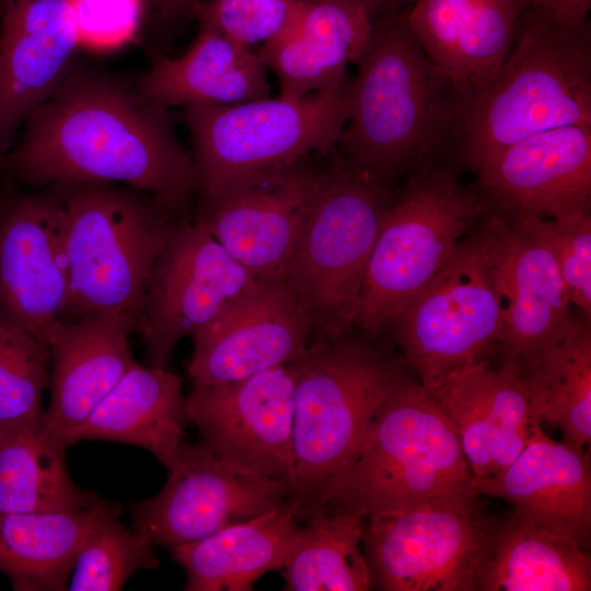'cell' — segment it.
I'll list each match as a JSON object with an SVG mask.
<instances>
[{
	"mask_svg": "<svg viewBox=\"0 0 591 591\" xmlns=\"http://www.w3.org/2000/svg\"><path fill=\"white\" fill-rule=\"evenodd\" d=\"M23 125L0 160L13 181L35 189L121 184L150 194L175 217H189L197 194L193 155L167 108L146 97L137 80L76 66Z\"/></svg>",
	"mask_w": 591,
	"mask_h": 591,
	"instance_id": "obj_1",
	"label": "cell"
},
{
	"mask_svg": "<svg viewBox=\"0 0 591 591\" xmlns=\"http://www.w3.org/2000/svg\"><path fill=\"white\" fill-rule=\"evenodd\" d=\"M409 7L373 20L336 143L348 162L391 183L439 154L457 113L450 84L409 25Z\"/></svg>",
	"mask_w": 591,
	"mask_h": 591,
	"instance_id": "obj_2",
	"label": "cell"
},
{
	"mask_svg": "<svg viewBox=\"0 0 591 591\" xmlns=\"http://www.w3.org/2000/svg\"><path fill=\"white\" fill-rule=\"evenodd\" d=\"M591 126V24L532 9L487 92L453 124L439 155L476 172L493 152L530 135Z\"/></svg>",
	"mask_w": 591,
	"mask_h": 591,
	"instance_id": "obj_3",
	"label": "cell"
},
{
	"mask_svg": "<svg viewBox=\"0 0 591 591\" xmlns=\"http://www.w3.org/2000/svg\"><path fill=\"white\" fill-rule=\"evenodd\" d=\"M459 434L433 395L408 374L391 391L361 442L321 494L313 513L364 519L473 493Z\"/></svg>",
	"mask_w": 591,
	"mask_h": 591,
	"instance_id": "obj_4",
	"label": "cell"
},
{
	"mask_svg": "<svg viewBox=\"0 0 591 591\" xmlns=\"http://www.w3.org/2000/svg\"><path fill=\"white\" fill-rule=\"evenodd\" d=\"M294 475L291 498L309 520L335 474L358 448L379 408L408 375L404 358L349 332L314 338L292 362Z\"/></svg>",
	"mask_w": 591,
	"mask_h": 591,
	"instance_id": "obj_5",
	"label": "cell"
},
{
	"mask_svg": "<svg viewBox=\"0 0 591 591\" xmlns=\"http://www.w3.org/2000/svg\"><path fill=\"white\" fill-rule=\"evenodd\" d=\"M50 187L62 205L68 258L59 321L118 315L136 324L153 265L178 217L150 194L121 184Z\"/></svg>",
	"mask_w": 591,
	"mask_h": 591,
	"instance_id": "obj_6",
	"label": "cell"
},
{
	"mask_svg": "<svg viewBox=\"0 0 591 591\" xmlns=\"http://www.w3.org/2000/svg\"><path fill=\"white\" fill-rule=\"evenodd\" d=\"M393 183L324 155L320 183L282 280L313 327V339L349 332ZM312 339V340H313Z\"/></svg>",
	"mask_w": 591,
	"mask_h": 591,
	"instance_id": "obj_7",
	"label": "cell"
},
{
	"mask_svg": "<svg viewBox=\"0 0 591 591\" xmlns=\"http://www.w3.org/2000/svg\"><path fill=\"white\" fill-rule=\"evenodd\" d=\"M491 209L476 184H461L454 167L439 158L412 172L384 213L352 326L371 338L389 331Z\"/></svg>",
	"mask_w": 591,
	"mask_h": 591,
	"instance_id": "obj_8",
	"label": "cell"
},
{
	"mask_svg": "<svg viewBox=\"0 0 591 591\" xmlns=\"http://www.w3.org/2000/svg\"><path fill=\"white\" fill-rule=\"evenodd\" d=\"M352 79L301 97H265L183 107L193 140L197 194L232 178L309 154H327L349 119Z\"/></svg>",
	"mask_w": 591,
	"mask_h": 591,
	"instance_id": "obj_9",
	"label": "cell"
},
{
	"mask_svg": "<svg viewBox=\"0 0 591 591\" xmlns=\"http://www.w3.org/2000/svg\"><path fill=\"white\" fill-rule=\"evenodd\" d=\"M505 519L491 514L474 493L364 519L362 547L373 589L476 591Z\"/></svg>",
	"mask_w": 591,
	"mask_h": 591,
	"instance_id": "obj_10",
	"label": "cell"
},
{
	"mask_svg": "<svg viewBox=\"0 0 591 591\" xmlns=\"http://www.w3.org/2000/svg\"><path fill=\"white\" fill-rule=\"evenodd\" d=\"M389 331L408 368L430 392L457 369L495 357L500 315L472 231L398 312Z\"/></svg>",
	"mask_w": 591,
	"mask_h": 591,
	"instance_id": "obj_11",
	"label": "cell"
},
{
	"mask_svg": "<svg viewBox=\"0 0 591 591\" xmlns=\"http://www.w3.org/2000/svg\"><path fill=\"white\" fill-rule=\"evenodd\" d=\"M325 154L241 174L199 196L192 221L256 278H281L313 202Z\"/></svg>",
	"mask_w": 591,
	"mask_h": 591,
	"instance_id": "obj_12",
	"label": "cell"
},
{
	"mask_svg": "<svg viewBox=\"0 0 591 591\" xmlns=\"http://www.w3.org/2000/svg\"><path fill=\"white\" fill-rule=\"evenodd\" d=\"M257 280L189 217L175 218L136 322L148 366L166 368L181 338L211 323Z\"/></svg>",
	"mask_w": 591,
	"mask_h": 591,
	"instance_id": "obj_13",
	"label": "cell"
},
{
	"mask_svg": "<svg viewBox=\"0 0 591 591\" xmlns=\"http://www.w3.org/2000/svg\"><path fill=\"white\" fill-rule=\"evenodd\" d=\"M501 322L495 356L523 374L570 314L545 241L519 216L491 209L472 230Z\"/></svg>",
	"mask_w": 591,
	"mask_h": 591,
	"instance_id": "obj_14",
	"label": "cell"
},
{
	"mask_svg": "<svg viewBox=\"0 0 591 591\" xmlns=\"http://www.w3.org/2000/svg\"><path fill=\"white\" fill-rule=\"evenodd\" d=\"M164 487L129 507L134 531L171 552L233 523L265 513L291 496L281 479L222 460L202 441L182 443Z\"/></svg>",
	"mask_w": 591,
	"mask_h": 591,
	"instance_id": "obj_15",
	"label": "cell"
},
{
	"mask_svg": "<svg viewBox=\"0 0 591 591\" xmlns=\"http://www.w3.org/2000/svg\"><path fill=\"white\" fill-rule=\"evenodd\" d=\"M67 292L63 210L56 190L0 188V320L48 349Z\"/></svg>",
	"mask_w": 591,
	"mask_h": 591,
	"instance_id": "obj_16",
	"label": "cell"
},
{
	"mask_svg": "<svg viewBox=\"0 0 591 591\" xmlns=\"http://www.w3.org/2000/svg\"><path fill=\"white\" fill-rule=\"evenodd\" d=\"M294 384L291 362L224 384L193 385L189 421L225 462L291 486Z\"/></svg>",
	"mask_w": 591,
	"mask_h": 591,
	"instance_id": "obj_17",
	"label": "cell"
},
{
	"mask_svg": "<svg viewBox=\"0 0 591 591\" xmlns=\"http://www.w3.org/2000/svg\"><path fill=\"white\" fill-rule=\"evenodd\" d=\"M192 337L193 385H219L296 361L313 327L283 280L264 278Z\"/></svg>",
	"mask_w": 591,
	"mask_h": 591,
	"instance_id": "obj_18",
	"label": "cell"
},
{
	"mask_svg": "<svg viewBox=\"0 0 591 591\" xmlns=\"http://www.w3.org/2000/svg\"><path fill=\"white\" fill-rule=\"evenodd\" d=\"M476 186L502 213L554 218L591 209V126L530 135L483 160Z\"/></svg>",
	"mask_w": 591,
	"mask_h": 591,
	"instance_id": "obj_19",
	"label": "cell"
},
{
	"mask_svg": "<svg viewBox=\"0 0 591 591\" xmlns=\"http://www.w3.org/2000/svg\"><path fill=\"white\" fill-rule=\"evenodd\" d=\"M80 46L71 0H0V160L76 67Z\"/></svg>",
	"mask_w": 591,
	"mask_h": 591,
	"instance_id": "obj_20",
	"label": "cell"
},
{
	"mask_svg": "<svg viewBox=\"0 0 591 591\" xmlns=\"http://www.w3.org/2000/svg\"><path fill=\"white\" fill-rule=\"evenodd\" d=\"M525 10L521 0H415L409 7L415 36L450 84L455 120L495 82Z\"/></svg>",
	"mask_w": 591,
	"mask_h": 591,
	"instance_id": "obj_21",
	"label": "cell"
},
{
	"mask_svg": "<svg viewBox=\"0 0 591 591\" xmlns=\"http://www.w3.org/2000/svg\"><path fill=\"white\" fill-rule=\"evenodd\" d=\"M478 496L506 500L512 514L586 547L591 533V465L583 449L552 440L533 424L519 455L499 474L474 482Z\"/></svg>",
	"mask_w": 591,
	"mask_h": 591,
	"instance_id": "obj_22",
	"label": "cell"
},
{
	"mask_svg": "<svg viewBox=\"0 0 591 591\" xmlns=\"http://www.w3.org/2000/svg\"><path fill=\"white\" fill-rule=\"evenodd\" d=\"M430 393L459 434L474 482L499 474L524 448L533 425L524 380L514 367L479 360L450 373Z\"/></svg>",
	"mask_w": 591,
	"mask_h": 591,
	"instance_id": "obj_23",
	"label": "cell"
},
{
	"mask_svg": "<svg viewBox=\"0 0 591 591\" xmlns=\"http://www.w3.org/2000/svg\"><path fill=\"white\" fill-rule=\"evenodd\" d=\"M134 331L136 324L118 315L58 320L51 327L50 403L44 420L47 432L66 448L68 436L137 362L129 345Z\"/></svg>",
	"mask_w": 591,
	"mask_h": 591,
	"instance_id": "obj_24",
	"label": "cell"
},
{
	"mask_svg": "<svg viewBox=\"0 0 591 591\" xmlns=\"http://www.w3.org/2000/svg\"><path fill=\"white\" fill-rule=\"evenodd\" d=\"M374 15L357 0H299L286 26L255 51L278 78L280 95L301 97L338 85L369 39Z\"/></svg>",
	"mask_w": 591,
	"mask_h": 591,
	"instance_id": "obj_25",
	"label": "cell"
},
{
	"mask_svg": "<svg viewBox=\"0 0 591 591\" xmlns=\"http://www.w3.org/2000/svg\"><path fill=\"white\" fill-rule=\"evenodd\" d=\"M189 422L182 379L166 368L136 362L88 418L67 438L140 447L167 470L176 462Z\"/></svg>",
	"mask_w": 591,
	"mask_h": 591,
	"instance_id": "obj_26",
	"label": "cell"
},
{
	"mask_svg": "<svg viewBox=\"0 0 591 591\" xmlns=\"http://www.w3.org/2000/svg\"><path fill=\"white\" fill-rule=\"evenodd\" d=\"M266 70L251 47L199 25L184 55H154L137 81L146 97L165 108L227 105L269 97Z\"/></svg>",
	"mask_w": 591,
	"mask_h": 591,
	"instance_id": "obj_27",
	"label": "cell"
},
{
	"mask_svg": "<svg viewBox=\"0 0 591 591\" xmlns=\"http://www.w3.org/2000/svg\"><path fill=\"white\" fill-rule=\"evenodd\" d=\"M299 506L289 497L265 513L173 549L186 572L185 590L251 591L259 577L282 569L302 534Z\"/></svg>",
	"mask_w": 591,
	"mask_h": 591,
	"instance_id": "obj_28",
	"label": "cell"
},
{
	"mask_svg": "<svg viewBox=\"0 0 591 591\" xmlns=\"http://www.w3.org/2000/svg\"><path fill=\"white\" fill-rule=\"evenodd\" d=\"M533 424L563 431V441L583 449L591 441L590 318L571 313L522 374Z\"/></svg>",
	"mask_w": 591,
	"mask_h": 591,
	"instance_id": "obj_29",
	"label": "cell"
},
{
	"mask_svg": "<svg viewBox=\"0 0 591 591\" xmlns=\"http://www.w3.org/2000/svg\"><path fill=\"white\" fill-rule=\"evenodd\" d=\"M39 419L0 424V513H55L86 509L101 498L77 486L66 465V447Z\"/></svg>",
	"mask_w": 591,
	"mask_h": 591,
	"instance_id": "obj_30",
	"label": "cell"
},
{
	"mask_svg": "<svg viewBox=\"0 0 591 591\" xmlns=\"http://www.w3.org/2000/svg\"><path fill=\"white\" fill-rule=\"evenodd\" d=\"M591 559L575 541L512 513L497 531L476 591H590Z\"/></svg>",
	"mask_w": 591,
	"mask_h": 591,
	"instance_id": "obj_31",
	"label": "cell"
},
{
	"mask_svg": "<svg viewBox=\"0 0 591 591\" xmlns=\"http://www.w3.org/2000/svg\"><path fill=\"white\" fill-rule=\"evenodd\" d=\"M108 501L55 513H0V571L15 591H62L94 521Z\"/></svg>",
	"mask_w": 591,
	"mask_h": 591,
	"instance_id": "obj_32",
	"label": "cell"
},
{
	"mask_svg": "<svg viewBox=\"0 0 591 591\" xmlns=\"http://www.w3.org/2000/svg\"><path fill=\"white\" fill-rule=\"evenodd\" d=\"M364 518L357 512L312 515L281 569L287 591H367L372 572L362 547Z\"/></svg>",
	"mask_w": 591,
	"mask_h": 591,
	"instance_id": "obj_33",
	"label": "cell"
},
{
	"mask_svg": "<svg viewBox=\"0 0 591 591\" xmlns=\"http://www.w3.org/2000/svg\"><path fill=\"white\" fill-rule=\"evenodd\" d=\"M120 506L108 501L79 552L68 590L117 591L140 569L159 565L153 545L119 521Z\"/></svg>",
	"mask_w": 591,
	"mask_h": 591,
	"instance_id": "obj_34",
	"label": "cell"
},
{
	"mask_svg": "<svg viewBox=\"0 0 591 591\" xmlns=\"http://www.w3.org/2000/svg\"><path fill=\"white\" fill-rule=\"evenodd\" d=\"M49 350L25 331L0 320V424L39 419L49 385Z\"/></svg>",
	"mask_w": 591,
	"mask_h": 591,
	"instance_id": "obj_35",
	"label": "cell"
},
{
	"mask_svg": "<svg viewBox=\"0 0 591 591\" xmlns=\"http://www.w3.org/2000/svg\"><path fill=\"white\" fill-rule=\"evenodd\" d=\"M509 215V213H508ZM519 216L549 247L569 304L591 316V209L554 218Z\"/></svg>",
	"mask_w": 591,
	"mask_h": 591,
	"instance_id": "obj_36",
	"label": "cell"
},
{
	"mask_svg": "<svg viewBox=\"0 0 591 591\" xmlns=\"http://www.w3.org/2000/svg\"><path fill=\"white\" fill-rule=\"evenodd\" d=\"M299 0H205L194 14L212 27L251 47L275 37L290 20Z\"/></svg>",
	"mask_w": 591,
	"mask_h": 591,
	"instance_id": "obj_37",
	"label": "cell"
},
{
	"mask_svg": "<svg viewBox=\"0 0 591 591\" xmlns=\"http://www.w3.org/2000/svg\"><path fill=\"white\" fill-rule=\"evenodd\" d=\"M81 44L112 47L135 37L144 20L143 0H71Z\"/></svg>",
	"mask_w": 591,
	"mask_h": 591,
	"instance_id": "obj_38",
	"label": "cell"
},
{
	"mask_svg": "<svg viewBox=\"0 0 591 591\" xmlns=\"http://www.w3.org/2000/svg\"><path fill=\"white\" fill-rule=\"evenodd\" d=\"M525 9L546 13L567 24L589 20L591 0H521Z\"/></svg>",
	"mask_w": 591,
	"mask_h": 591,
	"instance_id": "obj_39",
	"label": "cell"
},
{
	"mask_svg": "<svg viewBox=\"0 0 591 591\" xmlns=\"http://www.w3.org/2000/svg\"><path fill=\"white\" fill-rule=\"evenodd\" d=\"M205 0H143L147 12L153 11L162 20L174 21L189 13Z\"/></svg>",
	"mask_w": 591,
	"mask_h": 591,
	"instance_id": "obj_40",
	"label": "cell"
},
{
	"mask_svg": "<svg viewBox=\"0 0 591 591\" xmlns=\"http://www.w3.org/2000/svg\"><path fill=\"white\" fill-rule=\"evenodd\" d=\"M366 3L375 16L378 13L384 15L403 10L404 5L409 7L415 0H357ZM405 9V8H404Z\"/></svg>",
	"mask_w": 591,
	"mask_h": 591,
	"instance_id": "obj_41",
	"label": "cell"
}]
</instances>
